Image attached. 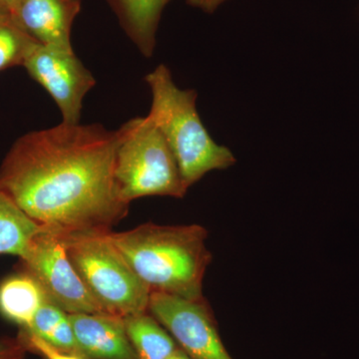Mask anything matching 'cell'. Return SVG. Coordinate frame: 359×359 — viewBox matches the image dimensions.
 <instances>
[{"label": "cell", "instance_id": "cell-22", "mask_svg": "<svg viewBox=\"0 0 359 359\" xmlns=\"http://www.w3.org/2000/svg\"><path fill=\"white\" fill-rule=\"evenodd\" d=\"M23 359H25V358H23Z\"/></svg>", "mask_w": 359, "mask_h": 359}, {"label": "cell", "instance_id": "cell-8", "mask_svg": "<svg viewBox=\"0 0 359 359\" xmlns=\"http://www.w3.org/2000/svg\"><path fill=\"white\" fill-rule=\"evenodd\" d=\"M22 66L53 99L63 123H80L84 97L95 86L96 80L74 50H59L39 43Z\"/></svg>", "mask_w": 359, "mask_h": 359}, {"label": "cell", "instance_id": "cell-10", "mask_svg": "<svg viewBox=\"0 0 359 359\" xmlns=\"http://www.w3.org/2000/svg\"><path fill=\"white\" fill-rule=\"evenodd\" d=\"M69 318L78 349L84 358L139 359L121 316L110 313H72Z\"/></svg>", "mask_w": 359, "mask_h": 359}, {"label": "cell", "instance_id": "cell-15", "mask_svg": "<svg viewBox=\"0 0 359 359\" xmlns=\"http://www.w3.org/2000/svg\"><path fill=\"white\" fill-rule=\"evenodd\" d=\"M22 330L37 335L60 351L81 355L78 349L69 314L48 299L35 314L29 327Z\"/></svg>", "mask_w": 359, "mask_h": 359}, {"label": "cell", "instance_id": "cell-17", "mask_svg": "<svg viewBox=\"0 0 359 359\" xmlns=\"http://www.w3.org/2000/svg\"><path fill=\"white\" fill-rule=\"evenodd\" d=\"M18 337L22 340L27 351H33L43 356L45 359H86L78 354L68 353L52 346L48 342L40 339L37 335L20 328Z\"/></svg>", "mask_w": 359, "mask_h": 359}, {"label": "cell", "instance_id": "cell-18", "mask_svg": "<svg viewBox=\"0 0 359 359\" xmlns=\"http://www.w3.org/2000/svg\"><path fill=\"white\" fill-rule=\"evenodd\" d=\"M27 349L20 337H4L0 339V359H23Z\"/></svg>", "mask_w": 359, "mask_h": 359}, {"label": "cell", "instance_id": "cell-14", "mask_svg": "<svg viewBox=\"0 0 359 359\" xmlns=\"http://www.w3.org/2000/svg\"><path fill=\"white\" fill-rule=\"evenodd\" d=\"M42 226L0 193V255L23 257Z\"/></svg>", "mask_w": 359, "mask_h": 359}, {"label": "cell", "instance_id": "cell-4", "mask_svg": "<svg viewBox=\"0 0 359 359\" xmlns=\"http://www.w3.org/2000/svg\"><path fill=\"white\" fill-rule=\"evenodd\" d=\"M116 132L114 185L118 199L130 205L149 196L185 197L189 189L173 153L148 115L129 120Z\"/></svg>", "mask_w": 359, "mask_h": 359}, {"label": "cell", "instance_id": "cell-3", "mask_svg": "<svg viewBox=\"0 0 359 359\" xmlns=\"http://www.w3.org/2000/svg\"><path fill=\"white\" fill-rule=\"evenodd\" d=\"M145 81L152 93L148 116L166 139L187 188L209 172L235 164L230 149L217 144L205 128L196 108V91L180 89L163 65L149 73Z\"/></svg>", "mask_w": 359, "mask_h": 359}, {"label": "cell", "instance_id": "cell-9", "mask_svg": "<svg viewBox=\"0 0 359 359\" xmlns=\"http://www.w3.org/2000/svg\"><path fill=\"white\" fill-rule=\"evenodd\" d=\"M80 11L81 0H20L13 14L39 44L72 51L71 30Z\"/></svg>", "mask_w": 359, "mask_h": 359}, {"label": "cell", "instance_id": "cell-16", "mask_svg": "<svg viewBox=\"0 0 359 359\" xmlns=\"http://www.w3.org/2000/svg\"><path fill=\"white\" fill-rule=\"evenodd\" d=\"M37 44L18 25L13 13L0 6V71L22 66Z\"/></svg>", "mask_w": 359, "mask_h": 359}, {"label": "cell", "instance_id": "cell-2", "mask_svg": "<svg viewBox=\"0 0 359 359\" xmlns=\"http://www.w3.org/2000/svg\"><path fill=\"white\" fill-rule=\"evenodd\" d=\"M209 231L200 224L147 223L132 230L108 231L112 244L151 292L190 301L205 299L203 282L211 264Z\"/></svg>", "mask_w": 359, "mask_h": 359}, {"label": "cell", "instance_id": "cell-5", "mask_svg": "<svg viewBox=\"0 0 359 359\" xmlns=\"http://www.w3.org/2000/svg\"><path fill=\"white\" fill-rule=\"evenodd\" d=\"M108 231L62 233L71 264L92 297L108 313H147L151 290L130 268Z\"/></svg>", "mask_w": 359, "mask_h": 359}, {"label": "cell", "instance_id": "cell-20", "mask_svg": "<svg viewBox=\"0 0 359 359\" xmlns=\"http://www.w3.org/2000/svg\"><path fill=\"white\" fill-rule=\"evenodd\" d=\"M20 0H0V6L6 7L7 9L13 13L18 4H20Z\"/></svg>", "mask_w": 359, "mask_h": 359}, {"label": "cell", "instance_id": "cell-11", "mask_svg": "<svg viewBox=\"0 0 359 359\" xmlns=\"http://www.w3.org/2000/svg\"><path fill=\"white\" fill-rule=\"evenodd\" d=\"M123 29L146 57L153 55L156 32L171 0H107Z\"/></svg>", "mask_w": 359, "mask_h": 359}, {"label": "cell", "instance_id": "cell-19", "mask_svg": "<svg viewBox=\"0 0 359 359\" xmlns=\"http://www.w3.org/2000/svg\"><path fill=\"white\" fill-rule=\"evenodd\" d=\"M228 0H188L191 6L202 9L205 13H212L224 2Z\"/></svg>", "mask_w": 359, "mask_h": 359}, {"label": "cell", "instance_id": "cell-12", "mask_svg": "<svg viewBox=\"0 0 359 359\" xmlns=\"http://www.w3.org/2000/svg\"><path fill=\"white\" fill-rule=\"evenodd\" d=\"M46 299L39 283L23 271L0 283V313L20 328L29 327Z\"/></svg>", "mask_w": 359, "mask_h": 359}, {"label": "cell", "instance_id": "cell-13", "mask_svg": "<svg viewBox=\"0 0 359 359\" xmlns=\"http://www.w3.org/2000/svg\"><path fill=\"white\" fill-rule=\"evenodd\" d=\"M123 318L139 359H168L179 348L173 337L149 311Z\"/></svg>", "mask_w": 359, "mask_h": 359}, {"label": "cell", "instance_id": "cell-7", "mask_svg": "<svg viewBox=\"0 0 359 359\" xmlns=\"http://www.w3.org/2000/svg\"><path fill=\"white\" fill-rule=\"evenodd\" d=\"M148 311L191 359H233L222 340L214 311L207 299L190 301L153 292Z\"/></svg>", "mask_w": 359, "mask_h": 359}, {"label": "cell", "instance_id": "cell-21", "mask_svg": "<svg viewBox=\"0 0 359 359\" xmlns=\"http://www.w3.org/2000/svg\"><path fill=\"white\" fill-rule=\"evenodd\" d=\"M168 359H191L185 353H184L183 349L181 347H179L176 351L171 356H170Z\"/></svg>", "mask_w": 359, "mask_h": 359}, {"label": "cell", "instance_id": "cell-1", "mask_svg": "<svg viewBox=\"0 0 359 359\" xmlns=\"http://www.w3.org/2000/svg\"><path fill=\"white\" fill-rule=\"evenodd\" d=\"M117 132L66 124L20 137L0 165V193L49 230L112 231L128 214L114 185Z\"/></svg>", "mask_w": 359, "mask_h": 359}, {"label": "cell", "instance_id": "cell-6", "mask_svg": "<svg viewBox=\"0 0 359 359\" xmlns=\"http://www.w3.org/2000/svg\"><path fill=\"white\" fill-rule=\"evenodd\" d=\"M20 263V271L32 276L47 299L66 313H108L90 294L71 264L60 231L42 226Z\"/></svg>", "mask_w": 359, "mask_h": 359}]
</instances>
